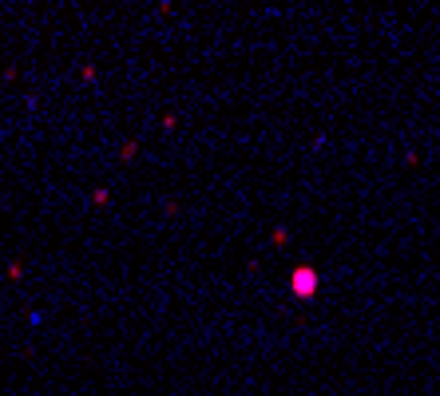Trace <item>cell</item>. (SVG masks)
I'll use <instances>...</instances> for the list:
<instances>
[{
	"mask_svg": "<svg viewBox=\"0 0 440 396\" xmlns=\"http://www.w3.org/2000/svg\"><path fill=\"white\" fill-rule=\"evenodd\" d=\"M270 242H274V246H286V242H290V230H286V226H274V230H270Z\"/></svg>",
	"mask_w": 440,
	"mask_h": 396,
	"instance_id": "4",
	"label": "cell"
},
{
	"mask_svg": "<svg viewBox=\"0 0 440 396\" xmlns=\"http://www.w3.org/2000/svg\"><path fill=\"white\" fill-rule=\"evenodd\" d=\"M108 202H111V190H108V187H95V190H91V206H108Z\"/></svg>",
	"mask_w": 440,
	"mask_h": 396,
	"instance_id": "2",
	"label": "cell"
},
{
	"mask_svg": "<svg viewBox=\"0 0 440 396\" xmlns=\"http://www.w3.org/2000/svg\"><path fill=\"white\" fill-rule=\"evenodd\" d=\"M135 151H139V139H127V143L120 147V158H123V163H131V158H135Z\"/></svg>",
	"mask_w": 440,
	"mask_h": 396,
	"instance_id": "3",
	"label": "cell"
},
{
	"mask_svg": "<svg viewBox=\"0 0 440 396\" xmlns=\"http://www.w3.org/2000/svg\"><path fill=\"white\" fill-rule=\"evenodd\" d=\"M80 79H88V83H95V79H100V71H95V64H83V68H80Z\"/></svg>",
	"mask_w": 440,
	"mask_h": 396,
	"instance_id": "5",
	"label": "cell"
},
{
	"mask_svg": "<svg viewBox=\"0 0 440 396\" xmlns=\"http://www.w3.org/2000/svg\"><path fill=\"white\" fill-rule=\"evenodd\" d=\"M318 289H321V274L313 266H294V274H290V293L298 297V301H313L318 297Z\"/></svg>",
	"mask_w": 440,
	"mask_h": 396,
	"instance_id": "1",
	"label": "cell"
}]
</instances>
